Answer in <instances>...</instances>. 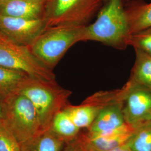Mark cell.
<instances>
[{
	"mask_svg": "<svg viewBox=\"0 0 151 151\" xmlns=\"http://www.w3.org/2000/svg\"><path fill=\"white\" fill-rule=\"evenodd\" d=\"M17 92L27 97L35 109L42 132L49 129L55 115L67 105L72 92L58 85L56 81L28 78Z\"/></svg>",
	"mask_w": 151,
	"mask_h": 151,
	"instance_id": "2",
	"label": "cell"
},
{
	"mask_svg": "<svg viewBox=\"0 0 151 151\" xmlns=\"http://www.w3.org/2000/svg\"><path fill=\"white\" fill-rule=\"evenodd\" d=\"M96 17L84 27L81 42L95 41L119 50L127 48L130 34L123 0H106Z\"/></svg>",
	"mask_w": 151,
	"mask_h": 151,
	"instance_id": "1",
	"label": "cell"
},
{
	"mask_svg": "<svg viewBox=\"0 0 151 151\" xmlns=\"http://www.w3.org/2000/svg\"><path fill=\"white\" fill-rule=\"evenodd\" d=\"M105 0H49L44 14L46 28L57 25L85 27L101 10Z\"/></svg>",
	"mask_w": 151,
	"mask_h": 151,
	"instance_id": "5",
	"label": "cell"
},
{
	"mask_svg": "<svg viewBox=\"0 0 151 151\" xmlns=\"http://www.w3.org/2000/svg\"><path fill=\"white\" fill-rule=\"evenodd\" d=\"M84 27L68 25L47 27L28 48L36 57L53 70L68 49L81 42Z\"/></svg>",
	"mask_w": 151,
	"mask_h": 151,
	"instance_id": "3",
	"label": "cell"
},
{
	"mask_svg": "<svg viewBox=\"0 0 151 151\" xmlns=\"http://www.w3.org/2000/svg\"><path fill=\"white\" fill-rule=\"evenodd\" d=\"M128 45L151 54V27L130 34Z\"/></svg>",
	"mask_w": 151,
	"mask_h": 151,
	"instance_id": "19",
	"label": "cell"
},
{
	"mask_svg": "<svg viewBox=\"0 0 151 151\" xmlns=\"http://www.w3.org/2000/svg\"><path fill=\"white\" fill-rule=\"evenodd\" d=\"M106 0H105V1H106ZM130 0H123V3H124V5L127 3V2H128Z\"/></svg>",
	"mask_w": 151,
	"mask_h": 151,
	"instance_id": "26",
	"label": "cell"
},
{
	"mask_svg": "<svg viewBox=\"0 0 151 151\" xmlns=\"http://www.w3.org/2000/svg\"><path fill=\"white\" fill-rule=\"evenodd\" d=\"M0 151H23L22 145L3 123H0Z\"/></svg>",
	"mask_w": 151,
	"mask_h": 151,
	"instance_id": "20",
	"label": "cell"
},
{
	"mask_svg": "<svg viewBox=\"0 0 151 151\" xmlns=\"http://www.w3.org/2000/svg\"><path fill=\"white\" fill-rule=\"evenodd\" d=\"M130 34L151 27V2L144 0H130L124 5Z\"/></svg>",
	"mask_w": 151,
	"mask_h": 151,
	"instance_id": "12",
	"label": "cell"
},
{
	"mask_svg": "<svg viewBox=\"0 0 151 151\" xmlns=\"http://www.w3.org/2000/svg\"><path fill=\"white\" fill-rule=\"evenodd\" d=\"M33 1H40V2H44V3H45L46 4L49 1V0H33Z\"/></svg>",
	"mask_w": 151,
	"mask_h": 151,
	"instance_id": "24",
	"label": "cell"
},
{
	"mask_svg": "<svg viewBox=\"0 0 151 151\" xmlns=\"http://www.w3.org/2000/svg\"><path fill=\"white\" fill-rule=\"evenodd\" d=\"M45 29L43 19H27L0 15V34L20 45L30 46Z\"/></svg>",
	"mask_w": 151,
	"mask_h": 151,
	"instance_id": "7",
	"label": "cell"
},
{
	"mask_svg": "<svg viewBox=\"0 0 151 151\" xmlns=\"http://www.w3.org/2000/svg\"><path fill=\"white\" fill-rule=\"evenodd\" d=\"M126 144L131 151H151V120L135 126Z\"/></svg>",
	"mask_w": 151,
	"mask_h": 151,
	"instance_id": "17",
	"label": "cell"
},
{
	"mask_svg": "<svg viewBox=\"0 0 151 151\" xmlns=\"http://www.w3.org/2000/svg\"><path fill=\"white\" fill-rule=\"evenodd\" d=\"M103 107L89 97L80 105H68L64 109L74 124L81 129L90 128L99 111Z\"/></svg>",
	"mask_w": 151,
	"mask_h": 151,
	"instance_id": "13",
	"label": "cell"
},
{
	"mask_svg": "<svg viewBox=\"0 0 151 151\" xmlns=\"http://www.w3.org/2000/svg\"><path fill=\"white\" fill-rule=\"evenodd\" d=\"M9 1H10V0H0V5H1L2 4H4V3H5Z\"/></svg>",
	"mask_w": 151,
	"mask_h": 151,
	"instance_id": "25",
	"label": "cell"
},
{
	"mask_svg": "<svg viewBox=\"0 0 151 151\" xmlns=\"http://www.w3.org/2000/svg\"><path fill=\"white\" fill-rule=\"evenodd\" d=\"M50 129L65 140L75 137L80 130L74 124L64 108L55 115Z\"/></svg>",
	"mask_w": 151,
	"mask_h": 151,
	"instance_id": "18",
	"label": "cell"
},
{
	"mask_svg": "<svg viewBox=\"0 0 151 151\" xmlns=\"http://www.w3.org/2000/svg\"><path fill=\"white\" fill-rule=\"evenodd\" d=\"M5 100L0 97V123H2L5 117Z\"/></svg>",
	"mask_w": 151,
	"mask_h": 151,
	"instance_id": "21",
	"label": "cell"
},
{
	"mask_svg": "<svg viewBox=\"0 0 151 151\" xmlns=\"http://www.w3.org/2000/svg\"><path fill=\"white\" fill-rule=\"evenodd\" d=\"M109 151H131L130 150L129 148L127 145V144H124L123 145L119 146L118 147H116L113 150H111Z\"/></svg>",
	"mask_w": 151,
	"mask_h": 151,
	"instance_id": "22",
	"label": "cell"
},
{
	"mask_svg": "<svg viewBox=\"0 0 151 151\" xmlns=\"http://www.w3.org/2000/svg\"><path fill=\"white\" fill-rule=\"evenodd\" d=\"M0 65L22 71L32 78L55 81L53 70L32 54L27 47L14 43L1 34Z\"/></svg>",
	"mask_w": 151,
	"mask_h": 151,
	"instance_id": "6",
	"label": "cell"
},
{
	"mask_svg": "<svg viewBox=\"0 0 151 151\" xmlns=\"http://www.w3.org/2000/svg\"><path fill=\"white\" fill-rule=\"evenodd\" d=\"M4 100L5 113L2 123L24 146L42 132L37 111L32 101L17 92Z\"/></svg>",
	"mask_w": 151,
	"mask_h": 151,
	"instance_id": "4",
	"label": "cell"
},
{
	"mask_svg": "<svg viewBox=\"0 0 151 151\" xmlns=\"http://www.w3.org/2000/svg\"><path fill=\"white\" fill-rule=\"evenodd\" d=\"M29 77L23 72L0 65V97L5 100L17 92L22 83Z\"/></svg>",
	"mask_w": 151,
	"mask_h": 151,
	"instance_id": "16",
	"label": "cell"
},
{
	"mask_svg": "<svg viewBox=\"0 0 151 151\" xmlns=\"http://www.w3.org/2000/svg\"><path fill=\"white\" fill-rule=\"evenodd\" d=\"M64 151H80V148L76 149V150L75 149V148H68V149H67V150H65Z\"/></svg>",
	"mask_w": 151,
	"mask_h": 151,
	"instance_id": "23",
	"label": "cell"
},
{
	"mask_svg": "<svg viewBox=\"0 0 151 151\" xmlns=\"http://www.w3.org/2000/svg\"><path fill=\"white\" fill-rule=\"evenodd\" d=\"M123 101V114L126 122L137 126L151 120V88L128 81Z\"/></svg>",
	"mask_w": 151,
	"mask_h": 151,
	"instance_id": "8",
	"label": "cell"
},
{
	"mask_svg": "<svg viewBox=\"0 0 151 151\" xmlns=\"http://www.w3.org/2000/svg\"><path fill=\"white\" fill-rule=\"evenodd\" d=\"M65 141L49 129L41 132L22 148L23 151H62Z\"/></svg>",
	"mask_w": 151,
	"mask_h": 151,
	"instance_id": "15",
	"label": "cell"
},
{
	"mask_svg": "<svg viewBox=\"0 0 151 151\" xmlns=\"http://www.w3.org/2000/svg\"><path fill=\"white\" fill-rule=\"evenodd\" d=\"M123 101L121 100L110 103L101 108L89 128L88 134L96 135L106 133L128 124L123 114Z\"/></svg>",
	"mask_w": 151,
	"mask_h": 151,
	"instance_id": "10",
	"label": "cell"
},
{
	"mask_svg": "<svg viewBox=\"0 0 151 151\" xmlns=\"http://www.w3.org/2000/svg\"><path fill=\"white\" fill-rule=\"evenodd\" d=\"M134 50L135 61L128 81L151 88V54Z\"/></svg>",
	"mask_w": 151,
	"mask_h": 151,
	"instance_id": "14",
	"label": "cell"
},
{
	"mask_svg": "<svg viewBox=\"0 0 151 151\" xmlns=\"http://www.w3.org/2000/svg\"><path fill=\"white\" fill-rule=\"evenodd\" d=\"M135 127L127 124L113 132L100 134H87L82 138L79 147L82 151H109L125 144Z\"/></svg>",
	"mask_w": 151,
	"mask_h": 151,
	"instance_id": "9",
	"label": "cell"
},
{
	"mask_svg": "<svg viewBox=\"0 0 151 151\" xmlns=\"http://www.w3.org/2000/svg\"><path fill=\"white\" fill-rule=\"evenodd\" d=\"M46 5L33 0H10L0 5V15L27 19H43Z\"/></svg>",
	"mask_w": 151,
	"mask_h": 151,
	"instance_id": "11",
	"label": "cell"
}]
</instances>
